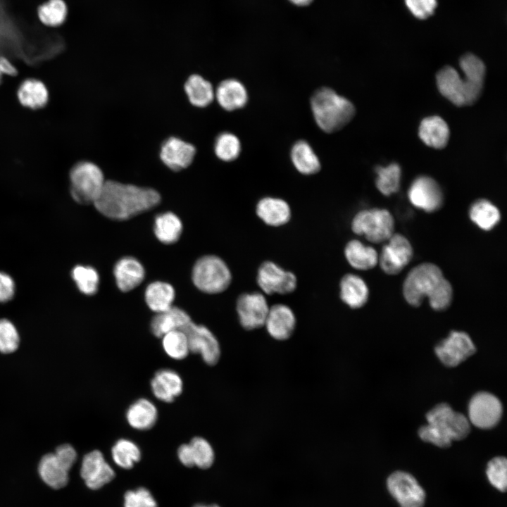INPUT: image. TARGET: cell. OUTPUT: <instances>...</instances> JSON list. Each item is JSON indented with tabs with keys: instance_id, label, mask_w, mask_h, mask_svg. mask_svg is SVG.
<instances>
[{
	"instance_id": "32",
	"label": "cell",
	"mask_w": 507,
	"mask_h": 507,
	"mask_svg": "<svg viewBox=\"0 0 507 507\" xmlns=\"http://www.w3.org/2000/svg\"><path fill=\"white\" fill-rule=\"evenodd\" d=\"M184 89L189 103L195 107H206L215 99L212 84L198 74L191 75L187 79Z\"/></svg>"
},
{
	"instance_id": "27",
	"label": "cell",
	"mask_w": 507,
	"mask_h": 507,
	"mask_svg": "<svg viewBox=\"0 0 507 507\" xmlns=\"http://www.w3.org/2000/svg\"><path fill=\"white\" fill-rule=\"evenodd\" d=\"M191 321L186 311L173 306L164 312L156 313L151 321L150 328L155 337H161L170 331L182 330Z\"/></svg>"
},
{
	"instance_id": "28",
	"label": "cell",
	"mask_w": 507,
	"mask_h": 507,
	"mask_svg": "<svg viewBox=\"0 0 507 507\" xmlns=\"http://www.w3.org/2000/svg\"><path fill=\"white\" fill-rule=\"evenodd\" d=\"M158 419V410L149 399L142 398L132 403L126 411V420L132 428L147 430L154 427Z\"/></svg>"
},
{
	"instance_id": "4",
	"label": "cell",
	"mask_w": 507,
	"mask_h": 507,
	"mask_svg": "<svg viewBox=\"0 0 507 507\" xmlns=\"http://www.w3.org/2000/svg\"><path fill=\"white\" fill-rule=\"evenodd\" d=\"M426 418L428 424L420 428L419 436L439 447H448L453 440L463 439L469 434L468 418L446 403L437 405L427 413Z\"/></svg>"
},
{
	"instance_id": "41",
	"label": "cell",
	"mask_w": 507,
	"mask_h": 507,
	"mask_svg": "<svg viewBox=\"0 0 507 507\" xmlns=\"http://www.w3.org/2000/svg\"><path fill=\"white\" fill-rule=\"evenodd\" d=\"M241 150L240 140L231 132H223L219 134L215 139V154L223 161L230 162L237 159Z\"/></svg>"
},
{
	"instance_id": "8",
	"label": "cell",
	"mask_w": 507,
	"mask_h": 507,
	"mask_svg": "<svg viewBox=\"0 0 507 507\" xmlns=\"http://www.w3.org/2000/svg\"><path fill=\"white\" fill-rule=\"evenodd\" d=\"M352 231L373 243L387 241L394 234V220L389 211L383 208L364 209L351 221Z\"/></svg>"
},
{
	"instance_id": "43",
	"label": "cell",
	"mask_w": 507,
	"mask_h": 507,
	"mask_svg": "<svg viewBox=\"0 0 507 507\" xmlns=\"http://www.w3.org/2000/svg\"><path fill=\"white\" fill-rule=\"evenodd\" d=\"M489 483L496 489L504 492L507 487V461L505 457L497 456L489 461L486 469Z\"/></svg>"
},
{
	"instance_id": "42",
	"label": "cell",
	"mask_w": 507,
	"mask_h": 507,
	"mask_svg": "<svg viewBox=\"0 0 507 507\" xmlns=\"http://www.w3.org/2000/svg\"><path fill=\"white\" fill-rule=\"evenodd\" d=\"M72 277L82 293L89 296L96 293L99 275L94 268L88 265H77L72 270Z\"/></svg>"
},
{
	"instance_id": "18",
	"label": "cell",
	"mask_w": 507,
	"mask_h": 507,
	"mask_svg": "<svg viewBox=\"0 0 507 507\" xmlns=\"http://www.w3.org/2000/svg\"><path fill=\"white\" fill-rule=\"evenodd\" d=\"M195 146L177 137L165 139L160 148L159 157L162 163L173 171L188 168L196 155Z\"/></svg>"
},
{
	"instance_id": "40",
	"label": "cell",
	"mask_w": 507,
	"mask_h": 507,
	"mask_svg": "<svg viewBox=\"0 0 507 507\" xmlns=\"http://www.w3.org/2000/svg\"><path fill=\"white\" fill-rule=\"evenodd\" d=\"M39 20L48 27L62 25L68 15L67 5L63 0H49L39 6L37 10Z\"/></svg>"
},
{
	"instance_id": "49",
	"label": "cell",
	"mask_w": 507,
	"mask_h": 507,
	"mask_svg": "<svg viewBox=\"0 0 507 507\" xmlns=\"http://www.w3.org/2000/svg\"><path fill=\"white\" fill-rule=\"evenodd\" d=\"M293 4L298 6H305L308 4L312 0H290Z\"/></svg>"
},
{
	"instance_id": "47",
	"label": "cell",
	"mask_w": 507,
	"mask_h": 507,
	"mask_svg": "<svg viewBox=\"0 0 507 507\" xmlns=\"http://www.w3.org/2000/svg\"><path fill=\"white\" fill-rule=\"evenodd\" d=\"M15 292L13 279L7 274L0 272V302L11 299Z\"/></svg>"
},
{
	"instance_id": "1",
	"label": "cell",
	"mask_w": 507,
	"mask_h": 507,
	"mask_svg": "<svg viewBox=\"0 0 507 507\" xmlns=\"http://www.w3.org/2000/svg\"><path fill=\"white\" fill-rule=\"evenodd\" d=\"M160 194L153 188L143 187L115 180H106L94 205L104 216L125 220L159 204Z\"/></svg>"
},
{
	"instance_id": "3",
	"label": "cell",
	"mask_w": 507,
	"mask_h": 507,
	"mask_svg": "<svg viewBox=\"0 0 507 507\" xmlns=\"http://www.w3.org/2000/svg\"><path fill=\"white\" fill-rule=\"evenodd\" d=\"M403 294L411 306H420L427 297L433 309L442 311L450 306L453 289L437 265L424 263L408 273L403 282Z\"/></svg>"
},
{
	"instance_id": "26",
	"label": "cell",
	"mask_w": 507,
	"mask_h": 507,
	"mask_svg": "<svg viewBox=\"0 0 507 507\" xmlns=\"http://www.w3.org/2000/svg\"><path fill=\"white\" fill-rule=\"evenodd\" d=\"M368 288L365 281L352 273L344 275L339 282V296L351 308L364 306L368 299Z\"/></svg>"
},
{
	"instance_id": "17",
	"label": "cell",
	"mask_w": 507,
	"mask_h": 507,
	"mask_svg": "<svg viewBox=\"0 0 507 507\" xmlns=\"http://www.w3.org/2000/svg\"><path fill=\"white\" fill-rule=\"evenodd\" d=\"M408 196L411 204L426 212H433L441 208L444 196L441 187L432 178L420 176L411 184Z\"/></svg>"
},
{
	"instance_id": "35",
	"label": "cell",
	"mask_w": 507,
	"mask_h": 507,
	"mask_svg": "<svg viewBox=\"0 0 507 507\" xmlns=\"http://www.w3.org/2000/svg\"><path fill=\"white\" fill-rule=\"evenodd\" d=\"M154 232L161 243L174 244L181 236L182 223L176 214L169 211L162 213L155 218Z\"/></svg>"
},
{
	"instance_id": "36",
	"label": "cell",
	"mask_w": 507,
	"mask_h": 507,
	"mask_svg": "<svg viewBox=\"0 0 507 507\" xmlns=\"http://www.w3.org/2000/svg\"><path fill=\"white\" fill-rule=\"evenodd\" d=\"M471 220L483 230H490L501 219V214L496 206L487 199H478L470 208Z\"/></svg>"
},
{
	"instance_id": "24",
	"label": "cell",
	"mask_w": 507,
	"mask_h": 507,
	"mask_svg": "<svg viewBox=\"0 0 507 507\" xmlns=\"http://www.w3.org/2000/svg\"><path fill=\"white\" fill-rule=\"evenodd\" d=\"M151 389L157 399L170 403L181 394L183 382L176 371L168 368L161 369L154 375L151 381Z\"/></svg>"
},
{
	"instance_id": "33",
	"label": "cell",
	"mask_w": 507,
	"mask_h": 507,
	"mask_svg": "<svg viewBox=\"0 0 507 507\" xmlns=\"http://www.w3.org/2000/svg\"><path fill=\"white\" fill-rule=\"evenodd\" d=\"M344 252L349 265L357 270H370L378 262L377 251L373 247L365 246L357 239L348 242Z\"/></svg>"
},
{
	"instance_id": "16",
	"label": "cell",
	"mask_w": 507,
	"mask_h": 507,
	"mask_svg": "<svg viewBox=\"0 0 507 507\" xmlns=\"http://www.w3.org/2000/svg\"><path fill=\"white\" fill-rule=\"evenodd\" d=\"M476 348L468 334L453 331L435 347V353L446 366L455 367L475 352Z\"/></svg>"
},
{
	"instance_id": "50",
	"label": "cell",
	"mask_w": 507,
	"mask_h": 507,
	"mask_svg": "<svg viewBox=\"0 0 507 507\" xmlns=\"http://www.w3.org/2000/svg\"><path fill=\"white\" fill-rule=\"evenodd\" d=\"M194 507H220L218 505L215 504H211V505H203V504H197L194 506Z\"/></svg>"
},
{
	"instance_id": "19",
	"label": "cell",
	"mask_w": 507,
	"mask_h": 507,
	"mask_svg": "<svg viewBox=\"0 0 507 507\" xmlns=\"http://www.w3.org/2000/svg\"><path fill=\"white\" fill-rule=\"evenodd\" d=\"M80 475L89 489H98L114 478L115 472L106 461L103 453L94 450L84 456Z\"/></svg>"
},
{
	"instance_id": "29",
	"label": "cell",
	"mask_w": 507,
	"mask_h": 507,
	"mask_svg": "<svg viewBox=\"0 0 507 507\" xmlns=\"http://www.w3.org/2000/svg\"><path fill=\"white\" fill-rule=\"evenodd\" d=\"M418 134L426 145L440 149L446 146L450 132L446 123L442 118L430 116L421 121Z\"/></svg>"
},
{
	"instance_id": "12",
	"label": "cell",
	"mask_w": 507,
	"mask_h": 507,
	"mask_svg": "<svg viewBox=\"0 0 507 507\" xmlns=\"http://www.w3.org/2000/svg\"><path fill=\"white\" fill-rule=\"evenodd\" d=\"M270 306L263 293H243L237 300L236 309L240 325L246 330L264 326Z\"/></svg>"
},
{
	"instance_id": "48",
	"label": "cell",
	"mask_w": 507,
	"mask_h": 507,
	"mask_svg": "<svg viewBox=\"0 0 507 507\" xmlns=\"http://www.w3.org/2000/svg\"><path fill=\"white\" fill-rule=\"evenodd\" d=\"M16 73L17 70L13 64L6 57L0 56V84L4 74L14 75Z\"/></svg>"
},
{
	"instance_id": "34",
	"label": "cell",
	"mask_w": 507,
	"mask_h": 507,
	"mask_svg": "<svg viewBox=\"0 0 507 507\" xmlns=\"http://www.w3.org/2000/svg\"><path fill=\"white\" fill-rule=\"evenodd\" d=\"M290 158L294 168L303 175H313L320 170L318 156L305 140H299L294 144L290 151Z\"/></svg>"
},
{
	"instance_id": "31",
	"label": "cell",
	"mask_w": 507,
	"mask_h": 507,
	"mask_svg": "<svg viewBox=\"0 0 507 507\" xmlns=\"http://www.w3.org/2000/svg\"><path fill=\"white\" fill-rule=\"evenodd\" d=\"M175 297L173 287L162 281L150 283L144 293V299L148 307L156 313L170 309L173 306Z\"/></svg>"
},
{
	"instance_id": "20",
	"label": "cell",
	"mask_w": 507,
	"mask_h": 507,
	"mask_svg": "<svg viewBox=\"0 0 507 507\" xmlns=\"http://www.w3.org/2000/svg\"><path fill=\"white\" fill-rule=\"evenodd\" d=\"M296 324L292 309L287 305L277 303L270 307L264 326L271 337L283 341L292 335Z\"/></svg>"
},
{
	"instance_id": "14",
	"label": "cell",
	"mask_w": 507,
	"mask_h": 507,
	"mask_svg": "<svg viewBox=\"0 0 507 507\" xmlns=\"http://www.w3.org/2000/svg\"><path fill=\"white\" fill-rule=\"evenodd\" d=\"M182 330L187 334L190 352L199 354L208 365L218 363L220 357V344L208 328L192 320Z\"/></svg>"
},
{
	"instance_id": "15",
	"label": "cell",
	"mask_w": 507,
	"mask_h": 507,
	"mask_svg": "<svg viewBox=\"0 0 507 507\" xmlns=\"http://www.w3.org/2000/svg\"><path fill=\"white\" fill-rule=\"evenodd\" d=\"M501 414L502 405L500 401L490 393H477L469 403V420L479 428L489 429L495 426Z\"/></svg>"
},
{
	"instance_id": "46",
	"label": "cell",
	"mask_w": 507,
	"mask_h": 507,
	"mask_svg": "<svg viewBox=\"0 0 507 507\" xmlns=\"http://www.w3.org/2000/svg\"><path fill=\"white\" fill-rule=\"evenodd\" d=\"M404 3L411 15L419 20L431 17L437 6V0H404Z\"/></svg>"
},
{
	"instance_id": "45",
	"label": "cell",
	"mask_w": 507,
	"mask_h": 507,
	"mask_svg": "<svg viewBox=\"0 0 507 507\" xmlns=\"http://www.w3.org/2000/svg\"><path fill=\"white\" fill-rule=\"evenodd\" d=\"M124 500V507H157L153 495L143 487L127 492Z\"/></svg>"
},
{
	"instance_id": "9",
	"label": "cell",
	"mask_w": 507,
	"mask_h": 507,
	"mask_svg": "<svg viewBox=\"0 0 507 507\" xmlns=\"http://www.w3.org/2000/svg\"><path fill=\"white\" fill-rule=\"evenodd\" d=\"M77 458L70 444L57 447L54 453L44 456L39 463V473L43 481L54 489H61L68 482V472Z\"/></svg>"
},
{
	"instance_id": "11",
	"label": "cell",
	"mask_w": 507,
	"mask_h": 507,
	"mask_svg": "<svg viewBox=\"0 0 507 507\" xmlns=\"http://www.w3.org/2000/svg\"><path fill=\"white\" fill-rule=\"evenodd\" d=\"M388 492L400 507H423L426 494L418 480L410 473L396 471L387 480Z\"/></svg>"
},
{
	"instance_id": "2",
	"label": "cell",
	"mask_w": 507,
	"mask_h": 507,
	"mask_svg": "<svg viewBox=\"0 0 507 507\" xmlns=\"http://www.w3.org/2000/svg\"><path fill=\"white\" fill-rule=\"evenodd\" d=\"M459 65L463 77L453 67L445 66L437 74V85L439 92L454 105L470 106L482 94L486 68L479 57L470 53L461 58Z\"/></svg>"
},
{
	"instance_id": "37",
	"label": "cell",
	"mask_w": 507,
	"mask_h": 507,
	"mask_svg": "<svg viewBox=\"0 0 507 507\" xmlns=\"http://www.w3.org/2000/svg\"><path fill=\"white\" fill-rule=\"evenodd\" d=\"M112 458L115 463L124 469H130L141 458L139 446L127 439H120L111 449Z\"/></svg>"
},
{
	"instance_id": "25",
	"label": "cell",
	"mask_w": 507,
	"mask_h": 507,
	"mask_svg": "<svg viewBox=\"0 0 507 507\" xmlns=\"http://www.w3.org/2000/svg\"><path fill=\"white\" fill-rule=\"evenodd\" d=\"M215 99L224 110L232 111L242 108L248 102V92L238 80L230 78L223 80L215 90Z\"/></svg>"
},
{
	"instance_id": "39",
	"label": "cell",
	"mask_w": 507,
	"mask_h": 507,
	"mask_svg": "<svg viewBox=\"0 0 507 507\" xmlns=\"http://www.w3.org/2000/svg\"><path fill=\"white\" fill-rule=\"evenodd\" d=\"M376 187L385 196L396 192L400 187L401 168L399 164L392 163L386 167L377 166Z\"/></svg>"
},
{
	"instance_id": "44",
	"label": "cell",
	"mask_w": 507,
	"mask_h": 507,
	"mask_svg": "<svg viewBox=\"0 0 507 507\" xmlns=\"http://www.w3.org/2000/svg\"><path fill=\"white\" fill-rule=\"evenodd\" d=\"M20 337L15 325L7 319H0V352L10 353L19 345Z\"/></svg>"
},
{
	"instance_id": "22",
	"label": "cell",
	"mask_w": 507,
	"mask_h": 507,
	"mask_svg": "<svg viewBox=\"0 0 507 507\" xmlns=\"http://www.w3.org/2000/svg\"><path fill=\"white\" fill-rule=\"evenodd\" d=\"M256 215L267 225L280 227L291 219L292 211L289 204L281 198L265 196L256 206Z\"/></svg>"
},
{
	"instance_id": "10",
	"label": "cell",
	"mask_w": 507,
	"mask_h": 507,
	"mask_svg": "<svg viewBox=\"0 0 507 507\" xmlns=\"http://www.w3.org/2000/svg\"><path fill=\"white\" fill-rule=\"evenodd\" d=\"M256 282L264 294H287L297 287V278L291 271L271 261L263 262L258 267Z\"/></svg>"
},
{
	"instance_id": "23",
	"label": "cell",
	"mask_w": 507,
	"mask_h": 507,
	"mask_svg": "<svg viewBox=\"0 0 507 507\" xmlns=\"http://www.w3.org/2000/svg\"><path fill=\"white\" fill-rule=\"evenodd\" d=\"M113 275L118 289L126 292L136 288L142 282L145 277V270L137 258L125 256L115 264Z\"/></svg>"
},
{
	"instance_id": "6",
	"label": "cell",
	"mask_w": 507,
	"mask_h": 507,
	"mask_svg": "<svg viewBox=\"0 0 507 507\" xmlns=\"http://www.w3.org/2000/svg\"><path fill=\"white\" fill-rule=\"evenodd\" d=\"M69 178L70 194L82 204H94L106 182L101 169L89 161L75 163L70 169Z\"/></svg>"
},
{
	"instance_id": "13",
	"label": "cell",
	"mask_w": 507,
	"mask_h": 507,
	"mask_svg": "<svg viewBox=\"0 0 507 507\" xmlns=\"http://www.w3.org/2000/svg\"><path fill=\"white\" fill-rule=\"evenodd\" d=\"M382 249L378 261L382 270L389 275L399 273L413 257V248L403 235L394 233Z\"/></svg>"
},
{
	"instance_id": "7",
	"label": "cell",
	"mask_w": 507,
	"mask_h": 507,
	"mask_svg": "<svg viewBox=\"0 0 507 507\" xmlns=\"http://www.w3.org/2000/svg\"><path fill=\"white\" fill-rule=\"evenodd\" d=\"M192 281L202 292L219 294L230 285L232 273L222 258L215 255H206L195 263L192 269Z\"/></svg>"
},
{
	"instance_id": "38",
	"label": "cell",
	"mask_w": 507,
	"mask_h": 507,
	"mask_svg": "<svg viewBox=\"0 0 507 507\" xmlns=\"http://www.w3.org/2000/svg\"><path fill=\"white\" fill-rule=\"evenodd\" d=\"M161 338L163 351L172 359L182 360L190 352L187 334L182 330L170 331Z\"/></svg>"
},
{
	"instance_id": "30",
	"label": "cell",
	"mask_w": 507,
	"mask_h": 507,
	"mask_svg": "<svg viewBox=\"0 0 507 507\" xmlns=\"http://www.w3.org/2000/svg\"><path fill=\"white\" fill-rule=\"evenodd\" d=\"M17 96L24 107L37 110L44 108L48 103L49 92L41 80L28 78L23 81L18 87Z\"/></svg>"
},
{
	"instance_id": "5",
	"label": "cell",
	"mask_w": 507,
	"mask_h": 507,
	"mask_svg": "<svg viewBox=\"0 0 507 507\" xmlns=\"http://www.w3.org/2000/svg\"><path fill=\"white\" fill-rule=\"evenodd\" d=\"M311 108L317 125L327 133L343 128L356 113L353 104L349 99L329 87H321L313 93Z\"/></svg>"
},
{
	"instance_id": "21",
	"label": "cell",
	"mask_w": 507,
	"mask_h": 507,
	"mask_svg": "<svg viewBox=\"0 0 507 507\" xmlns=\"http://www.w3.org/2000/svg\"><path fill=\"white\" fill-rule=\"evenodd\" d=\"M180 461L186 467L209 468L213 463L215 453L211 444L201 437H194L189 444H183L177 450Z\"/></svg>"
}]
</instances>
